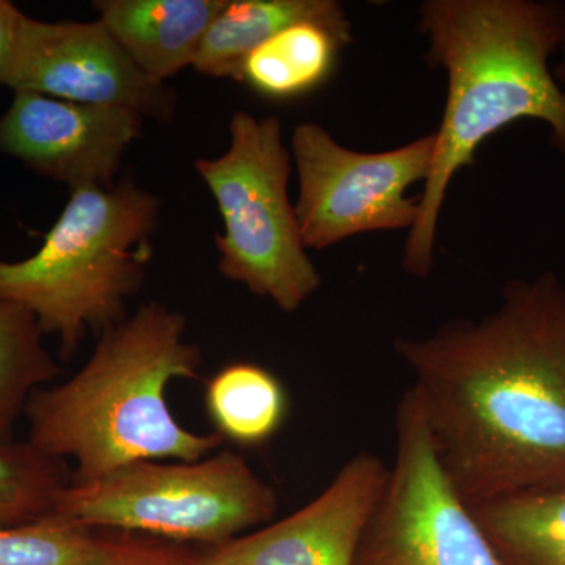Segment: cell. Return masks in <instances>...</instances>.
Listing matches in <instances>:
<instances>
[{"mask_svg":"<svg viewBox=\"0 0 565 565\" xmlns=\"http://www.w3.org/2000/svg\"><path fill=\"white\" fill-rule=\"evenodd\" d=\"M393 345L465 503L565 484L563 275L512 278L481 318Z\"/></svg>","mask_w":565,"mask_h":565,"instance_id":"obj_1","label":"cell"},{"mask_svg":"<svg viewBox=\"0 0 565 565\" xmlns=\"http://www.w3.org/2000/svg\"><path fill=\"white\" fill-rule=\"evenodd\" d=\"M43 334L28 308L0 299V444L13 441L14 426L32 394L61 374Z\"/></svg>","mask_w":565,"mask_h":565,"instance_id":"obj_17","label":"cell"},{"mask_svg":"<svg viewBox=\"0 0 565 565\" xmlns=\"http://www.w3.org/2000/svg\"><path fill=\"white\" fill-rule=\"evenodd\" d=\"M0 84L63 102L125 107L159 122L177 114V93L150 79L103 22L22 17Z\"/></svg>","mask_w":565,"mask_h":565,"instance_id":"obj_9","label":"cell"},{"mask_svg":"<svg viewBox=\"0 0 565 565\" xmlns=\"http://www.w3.org/2000/svg\"><path fill=\"white\" fill-rule=\"evenodd\" d=\"M501 565H565V484L470 505Z\"/></svg>","mask_w":565,"mask_h":565,"instance_id":"obj_15","label":"cell"},{"mask_svg":"<svg viewBox=\"0 0 565 565\" xmlns=\"http://www.w3.org/2000/svg\"><path fill=\"white\" fill-rule=\"evenodd\" d=\"M418 29L429 44L426 62L444 68L448 81L418 218L403 252L405 273L427 278L449 185L489 137L512 122L542 121L550 145L565 156V92L552 65L565 43V2L426 0Z\"/></svg>","mask_w":565,"mask_h":565,"instance_id":"obj_2","label":"cell"},{"mask_svg":"<svg viewBox=\"0 0 565 565\" xmlns=\"http://www.w3.org/2000/svg\"><path fill=\"white\" fill-rule=\"evenodd\" d=\"M300 21L352 28L337 0H225L204 33L192 68L203 76L241 82L248 54L281 29Z\"/></svg>","mask_w":565,"mask_h":565,"instance_id":"obj_13","label":"cell"},{"mask_svg":"<svg viewBox=\"0 0 565 565\" xmlns=\"http://www.w3.org/2000/svg\"><path fill=\"white\" fill-rule=\"evenodd\" d=\"M394 423L396 456L352 565H501L438 459L414 390Z\"/></svg>","mask_w":565,"mask_h":565,"instance_id":"obj_7","label":"cell"},{"mask_svg":"<svg viewBox=\"0 0 565 565\" xmlns=\"http://www.w3.org/2000/svg\"><path fill=\"white\" fill-rule=\"evenodd\" d=\"M70 481L66 460L44 455L28 440L0 444V527L52 514Z\"/></svg>","mask_w":565,"mask_h":565,"instance_id":"obj_18","label":"cell"},{"mask_svg":"<svg viewBox=\"0 0 565 565\" xmlns=\"http://www.w3.org/2000/svg\"><path fill=\"white\" fill-rule=\"evenodd\" d=\"M278 497L239 452L196 462L145 460L63 489L54 512L90 530L214 546L273 522Z\"/></svg>","mask_w":565,"mask_h":565,"instance_id":"obj_6","label":"cell"},{"mask_svg":"<svg viewBox=\"0 0 565 565\" xmlns=\"http://www.w3.org/2000/svg\"><path fill=\"white\" fill-rule=\"evenodd\" d=\"M559 54V61L553 65V76H555L557 84H559V87L565 92V43Z\"/></svg>","mask_w":565,"mask_h":565,"instance_id":"obj_22","label":"cell"},{"mask_svg":"<svg viewBox=\"0 0 565 565\" xmlns=\"http://www.w3.org/2000/svg\"><path fill=\"white\" fill-rule=\"evenodd\" d=\"M185 327L178 311L148 302L104 330L70 381L32 394L24 411L29 444L76 460L71 484L145 460L196 462L221 449V435L184 429L167 404L169 385L195 379L203 363L200 345L185 341Z\"/></svg>","mask_w":565,"mask_h":565,"instance_id":"obj_3","label":"cell"},{"mask_svg":"<svg viewBox=\"0 0 565 565\" xmlns=\"http://www.w3.org/2000/svg\"><path fill=\"white\" fill-rule=\"evenodd\" d=\"M564 170H565V163H564Z\"/></svg>","mask_w":565,"mask_h":565,"instance_id":"obj_23","label":"cell"},{"mask_svg":"<svg viewBox=\"0 0 565 565\" xmlns=\"http://www.w3.org/2000/svg\"><path fill=\"white\" fill-rule=\"evenodd\" d=\"M204 404L214 433L243 448L273 440L289 414V397L280 379L247 362L228 364L212 375Z\"/></svg>","mask_w":565,"mask_h":565,"instance_id":"obj_16","label":"cell"},{"mask_svg":"<svg viewBox=\"0 0 565 565\" xmlns=\"http://www.w3.org/2000/svg\"><path fill=\"white\" fill-rule=\"evenodd\" d=\"M225 0H96L104 28L145 76L166 84L196 54Z\"/></svg>","mask_w":565,"mask_h":565,"instance_id":"obj_12","label":"cell"},{"mask_svg":"<svg viewBox=\"0 0 565 565\" xmlns=\"http://www.w3.org/2000/svg\"><path fill=\"white\" fill-rule=\"evenodd\" d=\"M435 134L394 150L360 152L333 139L321 125L294 128L291 156L299 177L297 222L305 248L332 247L375 232L411 230L418 218V196L408 189L429 173Z\"/></svg>","mask_w":565,"mask_h":565,"instance_id":"obj_8","label":"cell"},{"mask_svg":"<svg viewBox=\"0 0 565 565\" xmlns=\"http://www.w3.org/2000/svg\"><path fill=\"white\" fill-rule=\"evenodd\" d=\"M140 114L125 107L63 102L14 92L0 118V154L70 191L115 184L125 152L143 131Z\"/></svg>","mask_w":565,"mask_h":565,"instance_id":"obj_10","label":"cell"},{"mask_svg":"<svg viewBox=\"0 0 565 565\" xmlns=\"http://www.w3.org/2000/svg\"><path fill=\"white\" fill-rule=\"evenodd\" d=\"M386 476L381 457L359 452L299 511L223 544L203 546V564L352 565Z\"/></svg>","mask_w":565,"mask_h":565,"instance_id":"obj_11","label":"cell"},{"mask_svg":"<svg viewBox=\"0 0 565 565\" xmlns=\"http://www.w3.org/2000/svg\"><path fill=\"white\" fill-rule=\"evenodd\" d=\"M96 531L52 514L0 527V565H92Z\"/></svg>","mask_w":565,"mask_h":565,"instance_id":"obj_19","label":"cell"},{"mask_svg":"<svg viewBox=\"0 0 565 565\" xmlns=\"http://www.w3.org/2000/svg\"><path fill=\"white\" fill-rule=\"evenodd\" d=\"M352 41V28L296 22L248 54L241 82L264 98H300L329 81L341 51Z\"/></svg>","mask_w":565,"mask_h":565,"instance_id":"obj_14","label":"cell"},{"mask_svg":"<svg viewBox=\"0 0 565 565\" xmlns=\"http://www.w3.org/2000/svg\"><path fill=\"white\" fill-rule=\"evenodd\" d=\"M95 531L92 565H204L200 550L188 544L129 531Z\"/></svg>","mask_w":565,"mask_h":565,"instance_id":"obj_20","label":"cell"},{"mask_svg":"<svg viewBox=\"0 0 565 565\" xmlns=\"http://www.w3.org/2000/svg\"><path fill=\"white\" fill-rule=\"evenodd\" d=\"M230 147L218 158L199 159L202 177L217 204L223 232L214 236L223 277L294 313L322 285L300 236L289 200L291 152L277 117L236 111Z\"/></svg>","mask_w":565,"mask_h":565,"instance_id":"obj_5","label":"cell"},{"mask_svg":"<svg viewBox=\"0 0 565 565\" xmlns=\"http://www.w3.org/2000/svg\"><path fill=\"white\" fill-rule=\"evenodd\" d=\"M22 17L24 13L13 3L0 0V73L9 61Z\"/></svg>","mask_w":565,"mask_h":565,"instance_id":"obj_21","label":"cell"},{"mask_svg":"<svg viewBox=\"0 0 565 565\" xmlns=\"http://www.w3.org/2000/svg\"><path fill=\"white\" fill-rule=\"evenodd\" d=\"M161 202L132 180L70 191L35 255L0 263V299L28 308L70 360L87 332L125 321L143 285Z\"/></svg>","mask_w":565,"mask_h":565,"instance_id":"obj_4","label":"cell"}]
</instances>
